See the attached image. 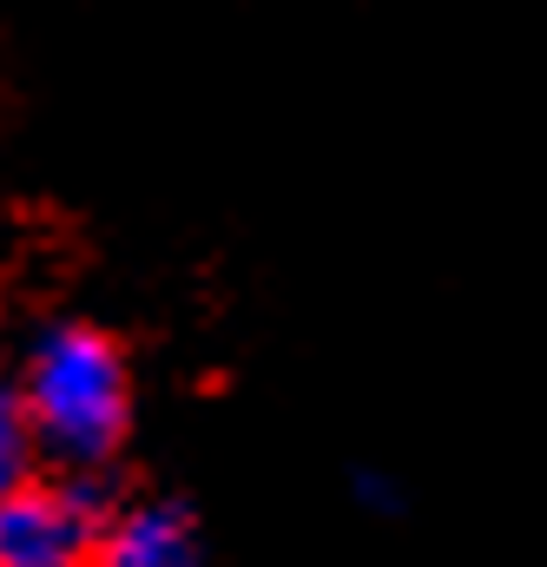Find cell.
<instances>
[{"label": "cell", "mask_w": 547, "mask_h": 567, "mask_svg": "<svg viewBox=\"0 0 547 567\" xmlns=\"http://www.w3.org/2000/svg\"><path fill=\"white\" fill-rule=\"evenodd\" d=\"M40 475V449H33V429H27V410H20V390L13 377H0V502L13 488H27Z\"/></svg>", "instance_id": "277c9868"}, {"label": "cell", "mask_w": 547, "mask_h": 567, "mask_svg": "<svg viewBox=\"0 0 547 567\" xmlns=\"http://www.w3.org/2000/svg\"><path fill=\"white\" fill-rule=\"evenodd\" d=\"M100 567H205V522L185 495H120L106 542H100Z\"/></svg>", "instance_id": "3957f363"}, {"label": "cell", "mask_w": 547, "mask_h": 567, "mask_svg": "<svg viewBox=\"0 0 547 567\" xmlns=\"http://www.w3.org/2000/svg\"><path fill=\"white\" fill-rule=\"evenodd\" d=\"M20 410L33 429L40 468L53 475H113V462L133 442V357L106 323L53 317L33 330L20 357Z\"/></svg>", "instance_id": "6da1fadb"}, {"label": "cell", "mask_w": 547, "mask_h": 567, "mask_svg": "<svg viewBox=\"0 0 547 567\" xmlns=\"http://www.w3.org/2000/svg\"><path fill=\"white\" fill-rule=\"evenodd\" d=\"M350 495H357L370 515H403V482H390L383 468H357V475H350Z\"/></svg>", "instance_id": "5b68a950"}, {"label": "cell", "mask_w": 547, "mask_h": 567, "mask_svg": "<svg viewBox=\"0 0 547 567\" xmlns=\"http://www.w3.org/2000/svg\"><path fill=\"white\" fill-rule=\"evenodd\" d=\"M120 495L106 475L40 468L0 502V567H100V542Z\"/></svg>", "instance_id": "7a4b0ae2"}]
</instances>
